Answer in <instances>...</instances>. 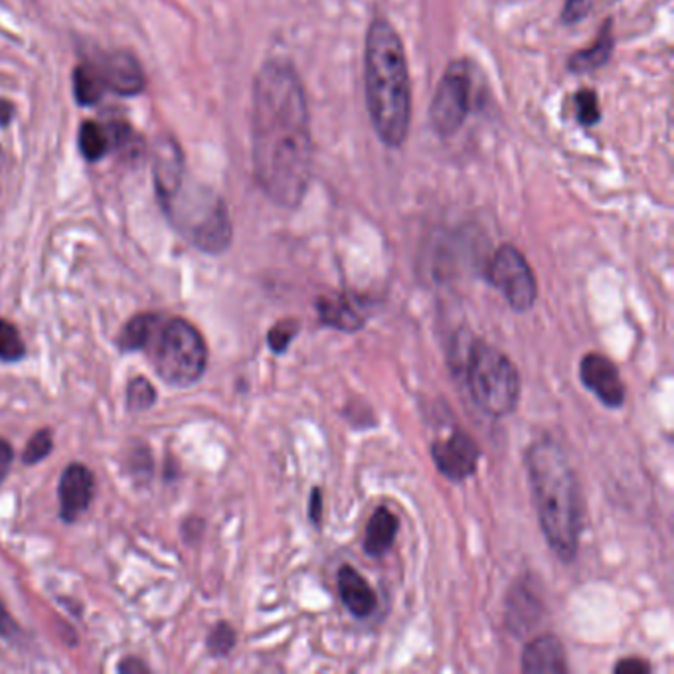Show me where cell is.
Here are the masks:
<instances>
[{
  "instance_id": "1",
  "label": "cell",
  "mask_w": 674,
  "mask_h": 674,
  "mask_svg": "<svg viewBox=\"0 0 674 674\" xmlns=\"http://www.w3.org/2000/svg\"><path fill=\"white\" fill-rule=\"evenodd\" d=\"M252 153L256 181L283 208L303 202L311 183L313 137L303 83L283 60L257 73L252 105Z\"/></svg>"
},
{
  "instance_id": "2",
  "label": "cell",
  "mask_w": 674,
  "mask_h": 674,
  "mask_svg": "<svg viewBox=\"0 0 674 674\" xmlns=\"http://www.w3.org/2000/svg\"><path fill=\"white\" fill-rule=\"evenodd\" d=\"M153 178L164 216L188 244L206 254L230 247L234 232L222 196L186 174L183 149L168 135L154 143Z\"/></svg>"
},
{
  "instance_id": "3",
  "label": "cell",
  "mask_w": 674,
  "mask_h": 674,
  "mask_svg": "<svg viewBox=\"0 0 674 674\" xmlns=\"http://www.w3.org/2000/svg\"><path fill=\"white\" fill-rule=\"evenodd\" d=\"M364 82L374 131L382 143L398 149L408 139L411 90L404 44L388 21L379 19L368 28Z\"/></svg>"
},
{
  "instance_id": "4",
  "label": "cell",
  "mask_w": 674,
  "mask_h": 674,
  "mask_svg": "<svg viewBox=\"0 0 674 674\" xmlns=\"http://www.w3.org/2000/svg\"><path fill=\"white\" fill-rule=\"evenodd\" d=\"M526 469L548 546L562 562H573L582 532V504L572 465L556 441L544 438L526 453Z\"/></svg>"
},
{
  "instance_id": "5",
  "label": "cell",
  "mask_w": 674,
  "mask_h": 674,
  "mask_svg": "<svg viewBox=\"0 0 674 674\" xmlns=\"http://www.w3.org/2000/svg\"><path fill=\"white\" fill-rule=\"evenodd\" d=\"M463 368L470 398L485 414L502 418L516 409L521 376L511 358L499 348L483 340L470 342Z\"/></svg>"
},
{
  "instance_id": "6",
  "label": "cell",
  "mask_w": 674,
  "mask_h": 674,
  "mask_svg": "<svg viewBox=\"0 0 674 674\" xmlns=\"http://www.w3.org/2000/svg\"><path fill=\"white\" fill-rule=\"evenodd\" d=\"M151 345L154 370L166 384L186 388L202 379L208 348L200 330L188 321L171 318L161 323Z\"/></svg>"
},
{
  "instance_id": "7",
  "label": "cell",
  "mask_w": 674,
  "mask_h": 674,
  "mask_svg": "<svg viewBox=\"0 0 674 674\" xmlns=\"http://www.w3.org/2000/svg\"><path fill=\"white\" fill-rule=\"evenodd\" d=\"M487 277L490 286L501 291L512 311L526 313L536 303L538 297L536 277L532 274L526 257L522 256L521 249H516L514 245H501L497 249Z\"/></svg>"
},
{
  "instance_id": "8",
  "label": "cell",
  "mask_w": 674,
  "mask_h": 674,
  "mask_svg": "<svg viewBox=\"0 0 674 674\" xmlns=\"http://www.w3.org/2000/svg\"><path fill=\"white\" fill-rule=\"evenodd\" d=\"M469 72L461 61L451 63L450 70L441 78L440 88L431 102L429 119L441 137L460 131L469 113Z\"/></svg>"
},
{
  "instance_id": "9",
  "label": "cell",
  "mask_w": 674,
  "mask_h": 674,
  "mask_svg": "<svg viewBox=\"0 0 674 674\" xmlns=\"http://www.w3.org/2000/svg\"><path fill=\"white\" fill-rule=\"evenodd\" d=\"M431 455L441 475L455 483L469 479L479 467V445L463 431H453L450 438L435 441Z\"/></svg>"
},
{
  "instance_id": "10",
  "label": "cell",
  "mask_w": 674,
  "mask_h": 674,
  "mask_svg": "<svg viewBox=\"0 0 674 674\" xmlns=\"http://www.w3.org/2000/svg\"><path fill=\"white\" fill-rule=\"evenodd\" d=\"M580 379L585 388L595 394L603 406L607 408H621L627 398L624 379L619 368L615 367L612 358L602 352H590L580 362Z\"/></svg>"
},
{
  "instance_id": "11",
  "label": "cell",
  "mask_w": 674,
  "mask_h": 674,
  "mask_svg": "<svg viewBox=\"0 0 674 674\" xmlns=\"http://www.w3.org/2000/svg\"><path fill=\"white\" fill-rule=\"evenodd\" d=\"M92 66L100 75L105 92L119 93V95L129 97V95L143 92L147 85L141 63L129 51L102 54L92 61Z\"/></svg>"
},
{
  "instance_id": "12",
  "label": "cell",
  "mask_w": 674,
  "mask_h": 674,
  "mask_svg": "<svg viewBox=\"0 0 674 674\" xmlns=\"http://www.w3.org/2000/svg\"><path fill=\"white\" fill-rule=\"evenodd\" d=\"M95 479L92 470L80 463L66 467L60 477V516L66 522H73L93 501Z\"/></svg>"
},
{
  "instance_id": "13",
  "label": "cell",
  "mask_w": 674,
  "mask_h": 674,
  "mask_svg": "<svg viewBox=\"0 0 674 674\" xmlns=\"http://www.w3.org/2000/svg\"><path fill=\"white\" fill-rule=\"evenodd\" d=\"M522 673L563 674L568 673L566 651L558 637L541 635L526 644L522 653Z\"/></svg>"
},
{
  "instance_id": "14",
  "label": "cell",
  "mask_w": 674,
  "mask_h": 674,
  "mask_svg": "<svg viewBox=\"0 0 674 674\" xmlns=\"http://www.w3.org/2000/svg\"><path fill=\"white\" fill-rule=\"evenodd\" d=\"M317 313L323 325L345 333L360 330L367 323V313L355 297L323 295L317 301Z\"/></svg>"
},
{
  "instance_id": "15",
  "label": "cell",
  "mask_w": 674,
  "mask_h": 674,
  "mask_svg": "<svg viewBox=\"0 0 674 674\" xmlns=\"http://www.w3.org/2000/svg\"><path fill=\"white\" fill-rule=\"evenodd\" d=\"M338 595L348 612L360 619L370 617L379 603L372 585L352 566H342L338 570Z\"/></svg>"
},
{
  "instance_id": "16",
  "label": "cell",
  "mask_w": 674,
  "mask_h": 674,
  "mask_svg": "<svg viewBox=\"0 0 674 674\" xmlns=\"http://www.w3.org/2000/svg\"><path fill=\"white\" fill-rule=\"evenodd\" d=\"M399 521L388 507H379L372 512L364 534V551L372 558L386 556L398 536Z\"/></svg>"
},
{
  "instance_id": "17",
  "label": "cell",
  "mask_w": 674,
  "mask_h": 674,
  "mask_svg": "<svg viewBox=\"0 0 674 674\" xmlns=\"http://www.w3.org/2000/svg\"><path fill=\"white\" fill-rule=\"evenodd\" d=\"M613 51V34H612V21L603 24L602 32H600V38L593 42L590 48H585L582 51H576L570 61H568V68L573 73H588L602 68L607 63V60L612 58Z\"/></svg>"
},
{
  "instance_id": "18",
  "label": "cell",
  "mask_w": 674,
  "mask_h": 674,
  "mask_svg": "<svg viewBox=\"0 0 674 674\" xmlns=\"http://www.w3.org/2000/svg\"><path fill=\"white\" fill-rule=\"evenodd\" d=\"M161 317L154 315V313H144V315H137L131 318L125 327H123L121 335H119V347L123 350H143V348L151 347L156 330L161 327Z\"/></svg>"
},
{
  "instance_id": "19",
  "label": "cell",
  "mask_w": 674,
  "mask_h": 674,
  "mask_svg": "<svg viewBox=\"0 0 674 674\" xmlns=\"http://www.w3.org/2000/svg\"><path fill=\"white\" fill-rule=\"evenodd\" d=\"M105 93L102 80L95 72L92 61H85L73 72V95L80 105H93L100 102Z\"/></svg>"
},
{
  "instance_id": "20",
  "label": "cell",
  "mask_w": 674,
  "mask_h": 674,
  "mask_svg": "<svg viewBox=\"0 0 674 674\" xmlns=\"http://www.w3.org/2000/svg\"><path fill=\"white\" fill-rule=\"evenodd\" d=\"M112 135L97 123L85 121L80 127V151L88 161H100L112 149Z\"/></svg>"
},
{
  "instance_id": "21",
  "label": "cell",
  "mask_w": 674,
  "mask_h": 674,
  "mask_svg": "<svg viewBox=\"0 0 674 674\" xmlns=\"http://www.w3.org/2000/svg\"><path fill=\"white\" fill-rule=\"evenodd\" d=\"M26 355V347L22 342L19 328L12 325L11 321H0V360L2 362H14L21 360Z\"/></svg>"
},
{
  "instance_id": "22",
  "label": "cell",
  "mask_w": 674,
  "mask_h": 674,
  "mask_svg": "<svg viewBox=\"0 0 674 674\" xmlns=\"http://www.w3.org/2000/svg\"><path fill=\"white\" fill-rule=\"evenodd\" d=\"M154 402H156V390L149 380L137 376L129 382V386H127V408L131 411H143V409L151 408Z\"/></svg>"
},
{
  "instance_id": "23",
  "label": "cell",
  "mask_w": 674,
  "mask_h": 674,
  "mask_svg": "<svg viewBox=\"0 0 674 674\" xmlns=\"http://www.w3.org/2000/svg\"><path fill=\"white\" fill-rule=\"evenodd\" d=\"M576 113H578V121L582 123L583 127H593L600 121L602 109H600L597 93L588 88L576 93Z\"/></svg>"
},
{
  "instance_id": "24",
  "label": "cell",
  "mask_w": 674,
  "mask_h": 674,
  "mask_svg": "<svg viewBox=\"0 0 674 674\" xmlns=\"http://www.w3.org/2000/svg\"><path fill=\"white\" fill-rule=\"evenodd\" d=\"M51 448H54V441H51L50 431L48 429H40L26 443L24 453H22V461L26 465H36V463H40L42 460H46L50 455Z\"/></svg>"
},
{
  "instance_id": "25",
  "label": "cell",
  "mask_w": 674,
  "mask_h": 674,
  "mask_svg": "<svg viewBox=\"0 0 674 674\" xmlns=\"http://www.w3.org/2000/svg\"><path fill=\"white\" fill-rule=\"evenodd\" d=\"M297 333H299V323L293 321V318H286V321H279L274 325V328L269 330V335H267V342H269V348L276 352V355H283L289 345H291V340L295 338Z\"/></svg>"
},
{
  "instance_id": "26",
  "label": "cell",
  "mask_w": 674,
  "mask_h": 674,
  "mask_svg": "<svg viewBox=\"0 0 674 674\" xmlns=\"http://www.w3.org/2000/svg\"><path fill=\"white\" fill-rule=\"evenodd\" d=\"M208 651L214 656H225L235 647V631L230 624H218L208 635Z\"/></svg>"
},
{
  "instance_id": "27",
  "label": "cell",
  "mask_w": 674,
  "mask_h": 674,
  "mask_svg": "<svg viewBox=\"0 0 674 674\" xmlns=\"http://www.w3.org/2000/svg\"><path fill=\"white\" fill-rule=\"evenodd\" d=\"M592 11V0H566L562 11L563 24H576L583 21V16Z\"/></svg>"
},
{
  "instance_id": "28",
  "label": "cell",
  "mask_w": 674,
  "mask_h": 674,
  "mask_svg": "<svg viewBox=\"0 0 674 674\" xmlns=\"http://www.w3.org/2000/svg\"><path fill=\"white\" fill-rule=\"evenodd\" d=\"M613 673L649 674L651 673V664L647 663L644 659H639V656H631V659H621L619 663L613 666Z\"/></svg>"
},
{
  "instance_id": "29",
  "label": "cell",
  "mask_w": 674,
  "mask_h": 674,
  "mask_svg": "<svg viewBox=\"0 0 674 674\" xmlns=\"http://www.w3.org/2000/svg\"><path fill=\"white\" fill-rule=\"evenodd\" d=\"M323 490L313 489L311 492V499H309V521L313 522L315 526H321L323 521Z\"/></svg>"
},
{
  "instance_id": "30",
  "label": "cell",
  "mask_w": 674,
  "mask_h": 674,
  "mask_svg": "<svg viewBox=\"0 0 674 674\" xmlns=\"http://www.w3.org/2000/svg\"><path fill=\"white\" fill-rule=\"evenodd\" d=\"M133 455L139 461H137V463L131 461V470H133V473H139L141 477H144V473L151 477V473H153V463H151V455H149V451H135Z\"/></svg>"
},
{
  "instance_id": "31",
  "label": "cell",
  "mask_w": 674,
  "mask_h": 674,
  "mask_svg": "<svg viewBox=\"0 0 674 674\" xmlns=\"http://www.w3.org/2000/svg\"><path fill=\"white\" fill-rule=\"evenodd\" d=\"M12 460H14V451H12L11 443L7 440H0V480L7 477Z\"/></svg>"
},
{
  "instance_id": "32",
  "label": "cell",
  "mask_w": 674,
  "mask_h": 674,
  "mask_svg": "<svg viewBox=\"0 0 674 674\" xmlns=\"http://www.w3.org/2000/svg\"><path fill=\"white\" fill-rule=\"evenodd\" d=\"M16 631V625L12 621L11 615L4 609V605L0 603V635L2 637H11Z\"/></svg>"
},
{
  "instance_id": "33",
  "label": "cell",
  "mask_w": 674,
  "mask_h": 674,
  "mask_svg": "<svg viewBox=\"0 0 674 674\" xmlns=\"http://www.w3.org/2000/svg\"><path fill=\"white\" fill-rule=\"evenodd\" d=\"M12 115H14L12 103L0 100V125H7V123L11 121Z\"/></svg>"
},
{
  "instance_id": "34",
  "label": "cell",
  "mask_w": 674,
  "mask_h": 674,
  "mask_svg": "<svg viewBox=\"0 0 674 674\" xmlns=\"http://www.w3.org/2000/svg\"><path fill=\"white\" fill-rule=\"evenodd\" d=\"M119 671L125 673V671H129V673H133V671H139V673H143L147 671V666L143 663H139L137 659H129V661H125V663L119 664Z\"/></svg>"
},
{
  "instance_id": "35",
  "label": "cell",
  "mask_w": 674,
  "mask_h": 674,
  "mask_svg": "<svg viewBox=\"0 0 674 674\" xmlns=\"http://www.w3.org/2000/svg\"><path fill=\"white\" fill-rule=\"evenodd\" d=\"M0 159H2V154H0Z\"/></svg>"
}]
</instances>
